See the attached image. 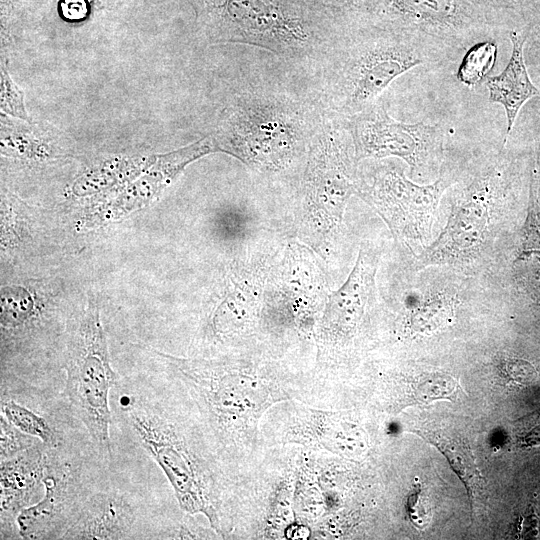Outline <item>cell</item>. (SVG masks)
I'll use <instances>...</instances> for the list:
<instances>
[{
	"label": "cell",
	"instance_id": "cell-1",
	"mask_svg": "<svg viewBox=\"0 0 540 540\" xmlns=\"http://www.w3.org/2000/svg\"><path fill=\"white\" fill-rule=\"evenodd\" d=\"M154 358L157 369L119 373L110 393L111 439L152 459L181 509L230 540L240 469L220 453L180 380Z\"/></svg>",
	"mask_w": 540,
	"mask_h": 540
},
{
	"label": "cell",
	"instance_id": "cell-2",
	"mask_svg": "<svg viewBox=\"0 0 540 540\" xmlns=\"http://www.w3.org/2000/svg\"><path fill=\"white\" fill-rule=\"evenodd\" d=\"M148 349L180 380L218 450L239 469L259 445L266 411L302 393L301 379L263 349L213 358Z\"/></svg>",
	"mask_w": 540,
	"mask_h": 540
},
{
	"label": "cell",
	"instance_id": "cell-3",
	"mask_svg": "<svg viewBox=\"0 0 540 540\" xmlns=\"http://www.w3.org/2000/svg\"><path fill=\"white\" fill-rule=\"evenodd\" d=\"M446 64L409 35L345 15L339 33L316 64V98L323 110L350 118L376 102L396 78L412 68Z\"/></svg>",
	"mask_w": 540,
	"mask_h": 540
},
{
	"label": "cell",
	"instance_id": "cell-4",
	"mask_svg": "<svg viewBox=\"0 0 540 540\" xmlns=\"http://www.w3.org/2000/svg\"><path fill=\"white\" fill-rule=\"evenodd\" d=\"M322 114L316 97L248 87L230 98L210 136L217 152L258 171L280 173L306 160Z\"/></svg>",
	"mask_w": 540,
	"mask_h": 540
},
{
	"label": "cell",
	"instance_id": "cell-5",
	"mask_svg": "<svg viewBox=\"0 0 540 540\" xmlns=\"http://www.w3.org/2000/svg\"><path fill=\"white\" fill-rule=\"evenodd\" d=\"M210 44H244L286 60L316 65L344 16L306 0H189Z\"/></svg>",
	"mask_w": 540,
	"mask_h": 540
},
{
	"label": "cell",
	"instance_id": "cell-6",
	"mask_svg": "<svg viewBox=\"0 0 540 540\" xmlns=\"http://www.w3.org/2000/svg\"><path fill=\"white\" fill-rule=\"evenodd\" d=\"M315 254L299 241L286 246L270 267L260 322L262 347L304 382L314 368L317 326L330 294Z\"/></svg>",
	"mask_w": 540,
	"mask_h": 540
},
{
	"label": "cell",
	"instance_id": "cell-7",
	"mask_svg": "<svg viewBox=\"0 0 540 540\" xmlns=\"http://www.w3.org/2000/svg\"><path fill=\"white\" fill-rule=\"evenodd\" d=\"M358 163L346 118L323 110L304 163L295 212L296 234L315 252L331 243L349 198L357 195Z\"/></svg>",
	"mask_w": 540,
	"mask_h": 540
},
{
	"label": "cell",
	"instance_id": "cell-8",
	"mask_svg": "<svg viewBox=\"0 0 540 540\" xmlns=\"http://www.w3.org/2000/svg\"><path fill=\"white\" fill-rule=\"evenodd\" d=\"M378 257L362 247L346 281L329 294L317 326L314 368L298 401L322 409L346 408L344 370L374 296Z\"/></svg>",
	"mask_w": 540,
	"mask_h": 540
},
{
	"label": "cell",
	"instance_id": "cell-9",
	"mask_svg": "<svg viewBox=\"0 0 540 540\" xmlns=\"http://www.w3.org/2000/svg\"><path fill=\"white\" fill-rule=\"evenodd\" d=\"M301 446L258 445L240 467L230 540L302 539L294 512Z\"/></svg>",
	"mask_w": 540,
	"mask_h": 540
},
{
	"label": "cell",
	"instance_id": "cell-10",
	"mask_svg": "<svg viewBox=\"0 0 540 540\" xmlns=\"http://www.w3.org/2000/svg\"><path fill=\"white\" fill-rule=\"evenodd\" d=\"M111 463L89 434L58 447H46L44 493L19 515L20 538L62 539L88 497L108 476Z\"/></svg>",
	"mask_w": 540,
	"mask_h": 540
},
{
	"label": "cell",
	"instance_id": "cell-11",
	"mask_svg": "<svg viewBox=\"0 0 540 540\" xmlns=\"http://www.w3.org/2000/svg\"><path fill=\"white\" fill-rule=\"evenodd\" d=\"M65 346L62 394L102 456L113 460L110 393L117 385L120 374L113 368L95 301L90 300L72 323Z\"/></svg>",
	"mask_w": 540,
	"mask_h": 540
},
{
	"label": "cell",
	"instance_id": "cell-12",
	"mask_svg": "<svg viewBox=\"0 0 540 540\" xmlns=\"http://www.w3.org/2000/svg\"><path fill=\"white\" fill-rule=\"evenodd\" d=\"M346 16L409 35L447 64L498 33L468 0H356Z\"/></svg>",
	"mask_w": 540,
	"mask_h": 540
},
{
	"label": "cell",
	"instance_id": "cell-13",
	"mask_svg": "<svg viewBox=\"0 0 540 540\" xmlns=\"http://www.w3.org/2000/svg\"><path fill=\"white\" fill-rule=\"evenodd\" d=\"M270 267L267 258L250 255L230 264L220 296L203 317L184 357L213 358L265 350L260 342V322Z\"/></svg>",
	"mask_w": 540,
	"mask_h": 540
},
{
	"label": "cell",
	"instance_id": "cell-14",
	"mask_svg": "<svg viewBox=\"0 0 540 540\" xmlns=\"http://www.w3.org/2000/svg\"><path fill=\"white\" fill-rule=\"evenodd\" d=\"M351 410L322 409L291 399L274 404L259 424V445L294 444L359 461L369 436Z\"/></svg>",
	"mask_w": 540,
	"mask_h": 540
},
{
	"label": "cell",
	"instance_id": "cell-15",
	"mask_svg": "<svg viewBox=\"0 0 540 540\" xmlns=\"http://www.w3.org/2000/svg\"><path fill=\"white\" fill-rule=\"evenodd\" d=\"M441 175L431 184H417L406 177L404 168L379 162L368 173L360 172L357 192L384 220L400 241L428 239L435 212L445 190L453 185Z\"/></svg>",
	"mask_w": 540,
	"mask_h": 540
},
{
	"label": "cell",
	"instance_id": "cell-16",
	"mask_svg": "<svg viewBox=\"0 0 540 540\" xmlns=\"http://www.w3.org/2000/svg\"><path fill=\"white\" fill-rule=\"evenodd\" d=\"M504 187L503 173L496 165L460 187L444 229L418 256L419 266L454 264L479 254L487 238L490 212Z\"/></svg>",
	"mask_w": 540,
	"mask_h": 540
},
{
	"label": "cell",
	"instance_id": "cell-17",
	"mask_svg": "<svg viewBox=\"0 0 540 540\" xmlns=\"http://www.w3.org/2000/svg\"><path fill=\"white\" fill-rule=\"evenodd\" d=\"M346 120L359 162L396 157L413 173L441 158L444 131L439 124L397 121L388 114L380 98Z\"/></svg>",
	"mask_w": 540,
	"mask_h": 540
},
{
	"label": "cell",
	"instance_id": "cell-18",
	"mask_svg": "<svg viewBox=\"0 0 540 540\" xmlns=\"http://www.w3.org/2000/svg\"><path fill=\"white\" fill-rule=\"evenodd\" d=\"M0 414L46 447H58L89 434L62 390L13 375L1 374Z\"/></svg>",
	"mask_w": 540,
	"mask_h": 540
},
{
	"label": "cell",
	"instance_id": "cell-19",
	"mask_svg": "<svg viewBox=\"0 0 540 540\" xmlns=\"http://www.w3.org/2000/svg\"><path fill=\"white\" fill-rule=\"evenodd\" d=\"M46 446H34L0 460V539H21L19 515L41 499L44 489Z\"/></svg>",
	"mask_w": 540,
	"mask_h": 540
},
{
	"label": "cell",
	"instance_id": "cell-20",
	"mask_svg": "<svg viewBox=\"0 0 540 540\" xmlns=\"http://www.w3.org/2000/svg\"><path fill=\"white\" fill-rule=\"evenodd\" d=\"M512 43V52L504 70L485 81L489 91V100L503 106L506 119V135H510L517 114L530 99L539 95V89L531 81L524 60V45L528 39L524 28L508 32Z\"/></svg>",
	"mask_w": 540,
	"mask_h": 540
},
{
	"label": "cell",
	"instance_id": "cell-21",
	"mask_svg": "<svg viewBox=\"0 0 540 540\" xmlns=\"http://www.w3.org/2000/svg\"><path fill=\"white\" fill-rule=\"evenodd\" d=\"M43 124H34L1 113L2 155L29 161H45L62 154L57 137Z\"/></svg>",
	"mask_w": 540,
	"mask_h": 540
},
{
	"label": "cell",
	"instance_id": "cell-22",
	"mask_svg": "<svg viewBox=\"0 0 540 540\" xmlns=\"http://www.w3.org/2000/svg\"><path fill=\"white\" fill-rule=\"evenodd\" d=\"M412 432L438 448L462 480L473 509L484 500V481L468 445L461 439L428 428H415Z\"/></svg>",
	"mask_w": 540,
	"mask_h": 540
},
{
	"label": "cell",
	"instance_id": "cell-23",
	"mask_svg": "<svg viewBox=\"0 0 540 540\" xmlns=\"http://www.w3.org/2000/svg\"><path fill=\"white\" fill-rule=\"evenodd\" d=\"M154 156L114 157L91 168L74 184L77 193H87L132 179L145 171L154 161Z\"/></svg>",
	"mask_w": 540,
	"mask_h": 540
},
{
	"label": "cell",
	"instance_id": "cell-24",
	"mask_svg": "<svg viewBox=\"0 0 540 540\" xmlns=\"http://www.w3.org/2000/svg\"><path fill=\"white\" fill-rule=\"evenodd\" d=\"M498 32L524 28L537 0H468Z\"/></svg>",
	"mask_w": 540,
	"mask_h": 540
},
{
	"label": "cell",
	"instance_id": "cell-25",
	"mask_svg": "<svg viewBox=\"0 0 540 540\" xmlns=\"http://www.w3.org/2000/svg\"><path fill=\"white\" fill-rule=\"evenodd\" d=\"M497 51L494 40H482L470 46L458 66V80L470 88L485 82L496 63Z\"/></svg>",
	"mask_w": 540,
	"mask_h": 540
},
{
	"label": "cell",
	"instance_id": "cell-26",
	"mask_svg": "<svg viewBox=\"0 0 540 540\" xmlns=\"http://www.w3.org/2000/svg\"><path fill=\"white\" fill-rule=\"evenodd\" d=\"M0 109L5 115L31 122L24 103V93L10 76L3 61L0 69Z\"/></svg>",
	"mask_w": 540,
	"mask_h": 540
},
{
	"label": "cell",
	"instance_id": "cell-27",
	"mask_svg": "<svg viewBox=\"0 0 540 540\" xmlns=\"http://www.w3.org/2000/svg\"><path fill=\"white\" fill-rule=\"evenodd\" d=\"M40 440L21 431L0 414V460L12 457Z\"/></svg>",
	"mask_w": 540,
	"mask_h": 540
},
{
	"label": "cell",
	"instance_id": "cell-28",
	"mask_svg": "<svg viewBox=\"0 0 540 540\" xmlns=\"http://www.w3.org/2000/svg\"><path fill=\"white\" fill-rule=\"evenodd\" d=\"M406 510L409 520L417 528L423 529L427 525L429 513L421 486L417 485L408 494Z\"/></svg>",
	"mask_w": 540,
	"mask_h": 540
},
{
	"label": "cell",
	"instance_id": "cell-29",
	"mask_svg": "<svg viewBox=\"0 0 540 540\" xmlns=\"http://www.w3.org/2000/svg\"><path fill=\"white\" fill-rule=\"evenodd\" d=\"M99 0H59V14L66 21L76 22L86 19Z\"/></svg>",
	"mask_w": 540,
	"mask_h": 540
},
{
	"label": "cell",
	"instance_id": "cell-30",
	"mask_svg": "<svg viewBox=\"0 0 540 540\" xmlns=\"http://www.w3.org/2000/svg\"><path fill=\"white\" fill-rule=\"evenodd\" d=\"M527 34H536L540 38V0H537L525 26Z\"/></svg>",
	"mask_w": 540,
	"mask_h": 540
},
{
	"label": "cell",
	"instance_id": "cell-31",
	"mask_svg": "<svg viewBox=\"0 0 540 540\" xmlns=\"http://www.w3.org/2000/svg\"><path fill=\"white\" fill-rule=\"evenodd\" d=\"M522 445L526 447H533L540 445V425L532 428L523 438Z\"/></svg>",
	"mask_w": 540,
	"mask_h": 540
}]
</instances>
